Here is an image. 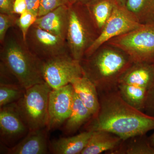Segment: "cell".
<instances>
[{
	"instance_id": "1",
	"label": "cell",
	"mask_w": 154,
	"mask_h": 154,
	"mask_svg": "<svg viewBox=\"0 0 154 154\" xmlns=\"http://www.w3.org/2000/svg\"><path fill=\"white\" fill-rule=\"evenodd\" d=\"M98 94L99 110L86 123V131H105L125 140L145 135L154 129V116L128 104L121 97L118 88Z\"/></svg>"
},
{
	"instance_id": "2",
	"label": "cell",
	"mask_w": 154,
	"mask_h": 154,
	"mask_svg": "<svg viewBox=\"0 0 154 154\" xmlns=\"http://www.w3.org/2000/svg\"><path fill=\"white\" fill-rule=\"evenodd\" d=\"M10 28L1 44V62L17 78L25 89L45 82L42 72V61L30 51L19 28Z\"/></svg>"
},
{
	"instance_id": "3",
	"label": "cell",
	"mask_w": 154,
	"mask_h": 154,
	"mask_svg": "<svg viewBox=\"0 0 154 154\" xmlns=\"http://www.w3.org/2000/svg\"><path fill=\"white\" fill-rule=\"evenodd\" d=\"M107 45L80 62L84 75L94 83L98 93L118 88L122 76L134 63L121 50Z\"/></svg>"
},
{
	"instance_id": "4",
	"label": "cell",
	"mask_w": 154,
	"mask_h": 154,
	"mask_svg": "<svg viewBox=\"0 0 154 154\" xmlns=\"http://www.w3.org/2000/svg\"><path fill=\"white\" fill-rule=\"evenodd\" d=\"M99 35L85 5L75 3L69 6L66 41L74 59L80 62L82 60Z\"/></svg>"
},
{
	"instance_id": "5",
	"label": "cell",
	"mask_w": 154,
	"mask_h": 154,
	"mask_svg": "<svg viewBox=\"0 0 154 154\" xmlns=\"http://www.w3.org/2000/svg\"><path fill=\"white\" fill-rule=\"evenodd\" d=\"M47 83H40L27 89L17 102L16 107L29 131L47 128L48 99L52 90Z\"/></svg>"
},
{
	"instance_id": "6",
	"label": "cell",
	"mask_w": 154,
	"mask_h": 154,
	"mask_svg": "<svg viewBox=\"0 0 154 154\" xmlns=\"http://www.w3.org/2000/svg\"><path fill=\"white\" fill-rule=\"evenodd\" d=\"M106 43L121 50L133 63H154V25H143Z\"/></svg>"
},
{
	"instance_id": "7",
	"label": "cell",
	"mask_w": 154,
	"mask_h": 154,
	"mask_svg": "<svg viewBox=\"0 0 154 154\" xmlns=\"http://www.w3.org/2000/svg\"><path fill=\"white\" fill-rule=\"evenodd\" d=\"M42 72L45 82L52 90L71 84L84 75L80 62L74 59L69 53L42 61Z\"/></svg>"
},
{
	"instance_id": "8",
	"label": "cell",
	"mask_w": 154,
	"mask_h": 154,
	"mask_svg": "<svg viewBox=\"0 0 154 154\" xmlns=\"http://www.w3.org/2000/svg\"><path fill=\"white\" fill-rule=\"evenodd\" d=\"M143 25L125 6L117 3L99 36L86 51L84 58L91 56L111 38L140 28Z\"/></svg>"
},
{
	"instance_id": "9",
	"label": "cell",
	"mask_w": 154,
	"mask_h": 154,
	"mask_svg": "<svg viewBox=\"0 0 154 154\" xmlns=\"http://www.w3.org/2000/svg\"><path fill=\"white\" fill-rule=\"evenodd\" d=\"M25 41L30 51L42 61L69 53L66 40L34 24L28 30Z\"/></svg>"
},
{
	"instance_id": "10",
	"label": "cell",
	"mask_w": 154,
	"mask_h": 154,
	"mask_svg": "<svg viewBox=\"0 0 154 154\" xmlns=\"http://www.w3.org/2000/svg\"><path fill=\"white\" fill-rule=\"evenodd\" d=\"M74 93L71 84L51 91L47 126L48 131L59 128L69 117L73 105Z\"/></svg>"
},
{
	"instance_id": "11",
	"label": "cell",
	"mask_w": 154,
	"mask_h": 154,
	"mask_svg": "<svg viewBox=\"0 0 154 154\" xmlns=\"http://www.w3.org/2000/svg\"><path fill=\"white\" fill-rule=\"evenodd\" d=\"M29 131L15 103L0 108V135L5 144L11 145L25 137Z\"/></svg>"
},
{
	"instance_id": "12",
	"label": "cell",
	"mask_w": 154,
	"mask_h": 154,
	"mask_svg": "<svg viewBox=\"0 0 154 154\" xmlns=\"http://www.w3.org/2000/svg\"><path fill=\"white\" fill-rule=\"evenodd\" d=\"M47 128L29 131L26 136L15 145L8 149L9 154L48 153Z\"/></svg>"
},
{
	"instance_id": "13",
	"label": "cell",
	"mask_w": 154,
	"mask_h": 154,
	"mask_svg": "<svg viewBox=\"0 0 154 154\" xmlns=\"http://www.w3.org/2000/svg\"><path fill=\"white\" fill-rule=\"evenodd\" d=\"M68 20L69 6H62L37 17L34 25L66 40Z\"/></svg>"
},
{
	"instance_id": "14",
	"label": "cell",
	"mask_w": 154,
	"mask_h": 154,
	"mask_svg": "<svg viewBox=\"0 0 154 154\" xmlns=\"http://www.w3.org/2000/svg\"><path fill=\"white\" fill-rule=\"evenodd\" d=\"M154 80V63H134L122 76L119 84L133 85L148 90Z\"/></svg>"
},
{
	"instance_id": "15",
	"label": "cell",
	"mask_w": 154,
	"mask_h": 154,
	"mask_svg": "<svg viewBox=\"0 0 154 154\" xmlns=\"http://www.w3.org/2000/svg\"><path fill=\"white\" fill-rule=\"evenodd\" d=\"M92 134L93 131H86L73 136L54 140L50 144V150L55 154H81Z\"/></svg>"
},
{
	"instance_id": "16",
	"label": "cell",
	"mask_w": 154,
	"mask_h": 154,
	"mask_svg": "<svg viewBox=\"0 0 154 154\" xmlns=\"http://www.w3.org/2000/svg\"><path fill=\"white\" fill-rule=\"evenodd\" d=\"M71 84L75 93L90 110L93 116L96 115L99 111L100 104L98 90L95 85L84 75L75 79Z\"/></svg>"
},
{
	"instance_id": "17",
	"label": "cell",
	"mask_w": 154,
	"mask_h": 154,
	"mask_svg": "<svg viewBox=\"0 0 154 154\" xmlns=\"http://www.w3.org/2000/svg\"><path fill=\"white\" fill-rule=\"evenodd\" d=\"M122 139L105 131H93L90 140L81 154H99L113 150L121 143Z\"/></svg>"
},
{
	"instance_id": "18",
	"label": "cell",
	"mask_w": 154,
	"mask_h": 154,
	"mask_svg": "<svg viewBox=\"0 0 154 154\" xmlns=\"http://www.w3.org/2000/svg\"><path fill=\"white\" fill-rule=\"evenodd\" d=\"M117 3L116 0H91L85 5L99 34Z\"/></svg>"
},
{
	"instance_id": "19",
	"label": "cell",
	"mask_w": 154,
	"mask_h": 154,
	"mask_svg": "<svg viewBox=\"0 0 154 154\" xmlns=\"http://www.w3.org/2000/svg\"><path fill=\"white\" fill-rule=\"evenodd\" d=\"M92 116L91 111L74 93L72 109L69 117L64 123V132L66 134L74 133L82 125L87 123Z\"/></svg>"
},
{
	"instance_id": "20",
	"label": "cell",
	"mask_w": 154,
	"mask_h": 154,
	"mask_svg": "<svg viewBox=\"0 0 154 154\" xmlns=\"http://www.w3.org/2000/svg\"><path fill=\"white\" fill-rule=\"evenodd\" d=\"M110 154H154L149 138L145 135L136 136L122 141L121 143L113 150L107 152Z\"/></svg>"
},
{
	"instance_id": "21",
	"label": "cell",
	"mask_w": 154,
	"mask_h": 154,
	"mask_svg": "<svg viewBox=\"0 0 154 154\" xmlns=\"http://www.w3.org/2000/svg\"><path fill=\"white\" fill-rule=\"evenodd\" d=\"M125 6L142 25H154V0H126Z\"/></svg>"
},
{
	"instance_id": "22",
	"label": "cell",
	"mask_w": 154,
	"mask_h": 154,
	"mask_svg": "<svg viewBox=\"0 0 154 154\" xmlns=\"http://www.w3.org/2000/svg\"><path fill=\"white\" fill-rule=\"evenodd\" d=\"M118 89L121 97L128 104L137 110L145 109L147 89L125 84H119Z\"/></svg>"
},
{
	"instance_id": "23",
	"label": "cell",
	"mask_w": 154,
	"mask_h": 154,
	"mask_svg": "<svg viewBox=\"0 0 154 154\" xmlns=\"http://www.w3.org/2000/svg\"><path fill=\"white\" fill-rule=\"evenodd\" d=\"M26 89L19 84H0V107L17 102Z\"/></svg>"
},
{
	"instance_id": "24",
	"label": "cell",
	"mask_w": 154,
	"mask_h": 154,
	"mask_svg": "<svg viewBox=\"0 0 154 154\" xmlns=\"http://www.w3.org/2000/svg\"><path fill=\"white\" fill-rule=\"evenodd\" d=\"M37 18V16L28 11L19 15L16 25L21 31L25 41L28 30L35 24Z\"/></svg>"
},
{
	"instance_id": "25",
	"label": "cell",
	"mask_w": 154,
	"mask_h": 154,
	"mask_svg": "<svg viewBox=\"0 0 154 154\" xmlns=\"http://www.w3.org/2000/svg\"><path fill=\"white\" fill-rule=\"evenodd\" d=\"M19 15L15 14H0V43L5 40L10 28L16 26Z\"/></svg>"
},
{
	"instance_id": "26",
	"label": "cell",
	"mask_w": 154,
	"mask_h": 154,
	"mask_svg": "<svg viewBox=\"0 0 154 154\" xmlns=\"http://www.w3.org/2000/svg\"><path fill=\"white\" fill-rule=\"evenodd\" d=\"M70 5L71 0H41L37 17L43 16L61 6Z\"/></svg>"
},
{
	"instance_id": "27",
	"label": "cell",
	"mask_w": 154,
	"mask_h": 154,
	"mask_svg": "<svg viewBox=\"0 0 154 154\" xmlns=\"http://www.w3.org/2000/svg\"><path fill=\"white\" fill-rule=\"evenodd\" d=\"M145 109L154 113V80L147 90Z\"/></svg>"
},
{
	"instance_id": "28",
	"label": "cell",
	"mask_w": 154,
	"mask_h": 154,
	"mask_svg": "<svg viewBox=\"0 0 154 154\" xmlns=\"http://www.w3.org/2000/svg\"><path fill=\"white\" fill-rule=\"evenodd\" d=\"M15 0H0V14H14Z\"/></svg>"
},
{
	"instance_id": "29",
	"label": "cell",
	"mask_w": 154,
	"mask_h": 154,
	"mask_svg": "<svg viewBox=\"0 0 154 154\" xmlns=\"http://www.w3.org/2000/svg\"><path fill=\"white\" fill-rule=\"evenodd\" d=\"M27 11L26 0H15L14 6V14L20 15Z\"/></svg>"
},
{
	"instance_id": "30",
	"label": "cell",
	"mask_w": 154,
	"mask_h": 154,
	"mask_svg": "<svg viewBox=\"0 0 154 154\" xmlns=\"http://www.w3.org/2000/svg\"><path fill=\"white\" fill-rule=\"evenodd\" d=\"M41 0H26L27 11L38 17Z\"/></svg>"
},
{
	"instance_id": "31",
	"label": "cell",
	"mask_w": 154,
	"mask_h": 154,
	"mask_svg": "<svg viewBox=\"0 0 154 154\" xmlns=\"http://www.w3.org/2000/svg\"><path fill=\"white\" fill-rule=\"evenodd\" d=\"M91 0H71V4L75 3H80V4L85 5L86 3L89 2Z\"/></svg>"
},
{
	"instance_id": "32",
	"label": "cell",
	"mask_w": 154,
	"mask_h": 154,
	"mask_svg": "<svg viewBox=\"0 0 154 154\" xmlns=\"http://www.w3.org/2000/svg\"><path fill=\"white\" fill-rule=\"evenodd\" d=\"M149 140L151 145L154 148V132L149 137Z\"/></svg>"
},
{
	"instance_id": "33",
	"label": "cell",
	"mask_w": 154,
	"mask_h": 154,
	"mask_svg": "<svg viewBox=\"0 0 154 154\" xmlns=\"http://www.w3.org/2000/svg\"><path fill=\"white\" fill-rule=\"evenodd\" d=\"M116 1H117V3H118L119 5L125 6L126 0H116Z\"/></svg>"
}]
</instances>
